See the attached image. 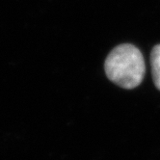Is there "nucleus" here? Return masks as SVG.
Returning <instances> with one entry per match:
<instances>
[{
    "instance_id": "nucleus-1",
    "label": "nucleus",
    "mask_w": 160,
    "mask_h": 160,
    "mask_svg": "<svg viewBox=\"0 0 160 160\" xmlns=\"http://www.w3.org/2000/svg\"><path fill=\"white\" fill-rule=\"evenodd\" d=\"M104 68L111 81L123 89H133L140 85L146 71L141 51L129 43L114 48L107 56Z\"/></svg>"
},
{
    "instance_id": "nucleus-2",
    "label": "nucleus",
    "mask_w": 160,
    "mask_h": 160,
    "mask_svg": "<svg viewBox=\"0 0 160 160\" xmlns=\"http://www.w3.org/2000/svg\"><path fill=\"white\" fill-rule=\"evenodd\" d=\"M151 65L153 82L156 88L160 91V44L155 45L152 50Z\"/></svg>"
}]
</instances>
